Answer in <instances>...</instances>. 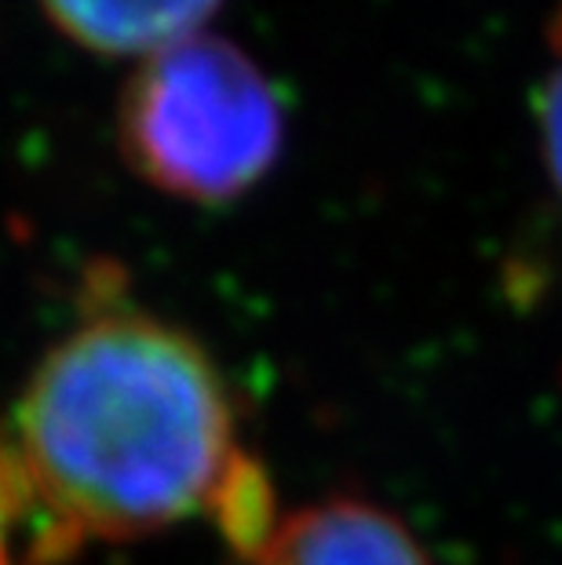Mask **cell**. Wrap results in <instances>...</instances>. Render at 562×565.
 I'll return each instance as SVG.
<instances>
[{"mask_svg": "<svg viewBox=\"0 0 562 565\" xmlns=\"http://www.w3.org/2000/svg\"><path fill=\"white\" fill-rule=\"evenodd\" d=\"M541 139H544V161L552 172L559 194H562V66L544 84L541 95Z\"/></svg>", "mask_w": 562, "mask_h": 565, "instance_id": "obj_7", "label": "cell"}, {"mask_svg": "<svg viewBox=\"0 0 562 565\" xmlns=\"http://www.w3.org/2000/svg\"><path fill=\"white\" fill-rule=\"evenodd\" d=\"M253 565H432L399 514L365 497H326L282 519Z\"/></svg>", "mask_w": 562, "mask_h": 565, "instance_id": "obj_3", "label": "cell"}, {"mask_svg": "<svg viewBox=\"0 0 562 565\" xmlns=\"http://www.w3.org/2000/svg\"><path fill=\"white\" fill-rule=\"evenodd\" d=\"M26 503V565L128 544L205 511L234 460V402L187 329L95 310L41 358L0 430Z\"/></svg>", "mask_w": 562, "mask_h": 565, "instance_id": "obj_1", "label": "cell"}, {"mask_svg": "<svg viewBox=\"0 0 562 565\" xmlns=\"http://www.w3.org/2000/svg\"><path fill=\"white\" fill-rule=\"evenodd\" d=\"M205 511L212 514V522H216L223 544L248 562H256V555L271 544V536L278 533V525H282L267 467L242 449L226 463V471Z\"/></svg>", "mask_w": 562, "mask_h": 565, "instance_id": "obj_5", "label": "cell"}, {"mask_svg": "<svg viewBox=\"0 0 562 565\" xmlns=\"http://www.w3.org/2000/svg\"><path fill=\"white\" fill-rule=\"evenodd\" d=\"M121 158L142 183L190 204H226L271 172L285 114L242 47L194 33L139 58L117 103Z\"/></svg>", "mask_w": 562, "mask_h": 565, "instance_id": "obj_2", "label": "cell"}, {"mask_svg": "<svg viewBox=\"0 0 562 565\" xmlns=\"http://www.w3.org/2000/svg\"><path fill=\"white\" fill-rule=\"evenodd\" d=\"M15 562L26 565V503H22L19 475L0 435V565Z\"/></svg>", "mask_w": 562, "mask_h": 565, "instance_id": "obj_6", "label": "cell"}, {"mask_svg": "<svg viewBox=\"0 0 562 565\" xmlns=\"http://www.w3.org/2000/svg\"><path fill=\"white\" fill-rule=\"evenodd\" d=\"M223 0H41L47 22L106 58H147L201 33Z\"/></svg>", "mask_w": 562, "mask_h": 565, "instance_id": "obj_4", "label": "cell"}]
</instances>
